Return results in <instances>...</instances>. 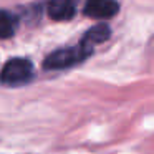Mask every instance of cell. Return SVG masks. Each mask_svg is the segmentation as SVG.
<instances>
[{
	"instance_id": "6da1fadb",
	"label": "cell",
	"mask_w": 154,
	"mask_h": 154,
	"mask_svg": "<svg viewBox=\"0 0 154 154\" xmlns=\"http://www.w3.org/2000/svg\"><path fill=\"white\" fill-rule=\"evenodd\" d=\"M93 53V48L85 45L83 42H80L75 47L61 48L53 53H50L43 60V68L47 70H63V68H70L75 65L85 61L90 55Z\"/></svg>"
},
{
	"instance_id": "5b68a950",
	"label": "cell",
	"mask_w": 154,
	"mask_h": 154,
	"mask_svg": "<svg viewBox=\"0 0 154 154\" xmlns=\"http://www.w3.org/2000/svg\"><path fill=\"white\" fill-rule=\"evenodd\" d=\"M109 37H111V28L108 27L106 23H98V25H94V27H91L90 30L85 33V37L81 38V42H83L85 45L93 48L94 45L106 42Z\"/></svg>"
},
{
	"instance_id": "3957f363",
	"label": "cell",
	"mask_w": 154,
	"mask_h": 154,
	"mask_svg": "<svg viewBox=\"0 0 154 154\" xmlns=\"http://www.w3.org/2000/svg\"><path fill=\"white\" fill-rule=\"evenodd\" d=\"M118 0H86L85 14L91 18H111L118 14Z\"/></svg>"
},
{
	"instance_id": "8992f818",
	"label": "cell",
	"mask_w": 154,
	"mask_h": 154,
	"mask_svg": "<svg viewBox=\"0 0 154 154\" xmlns=\"http://www.w3.org/2000/svg\"><path fill=\"white\" fill-rule=\"evenodd\" d=\"M18 25V18L7 10H0V38L14 37Z\"/></svg>"
},
{
	"instance_id": "277c9868",
	"label": "cell",
	"mask_w": 154,
	"mask_h": 154,
	"mask_svg": "<svg viewBox=\"0 0 154 154\" xmlns=\"http://www.w3.org/2000/svg\"><path fill=\"white\" fill-rule=\"evenodd\" d=\"M78 0H50L47 5V12L53 20L65 22L75 17Z\"/></svg>"
},
{
	"instance_id": "7a4b0ae2",
	"label": "cell",
	"mask_w": 154,
	"mask_h": 154,
	"mask_svg": "<svg viewBox=\"0 0 154 154\" xmlns=\"http://www.w3.org/2000/svg\"><path fill=\"white\" fill-rule=\"evenodd\" d=\"M33 76V65L27 58H12L0 73V81L7 86H22Z\"/></svg>"
}]
</instances>
